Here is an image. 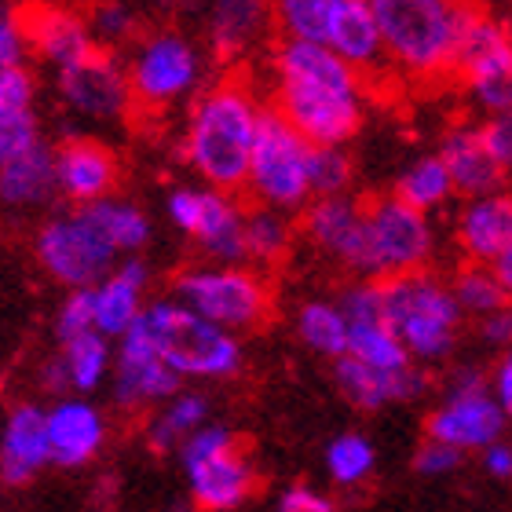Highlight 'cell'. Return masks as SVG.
<instances>
[{"instance_id": "6da1fadb", "label": "cell", "mask_w": 512, "mask_h": 512, "mask_svg": "<svg viewBox=\"0 0 512 512\" xmlns=\"http://www.w3.org/2000/svg\"><path fill=\"white\" fill-rule=\"evenodd\" d=\"M271 107L311 147H341L363 125V74L326 44L278 41Z\"/></svg>"}, {"instance_id": "7a4b0ae2", "label": "cell", "mask_w": 512, "mask_h": 512, "mask_svg": "<svg viewBox=\"0 0 512 512\" xmlns=\"http://www.w3.org/2000/svg\"><path fill=\"white\" fill-rule=\"evenodd\" d=\"M264 110L267 107L242 77L216 81L209 92L198 96L183 132V158L202 176L205 187L246 191Z\"/></svg>"}, {"instance_id": "3957f363", "label": "cell", "mask_w": 512, "mask_h": 512, "mask_svg": "<svg viewBox=\"0 0 512 512\" xmlns=\"http://www.w3.org/2000/svg\"><path fill=\"white\" fill-rule=\"evenodd\" d=\"M381 22L384 52L410 77H439L454 70L461 4L454 0H370Z\"/></svg>"}, {"instance_id": "277c9868", "label": "cell", "mask_w": 512, "mask_h": 512, "mask_svg": "<svg viewBox=\"0 0 512 512\" xmlns=\"http://www.w3.org/2000/svg\"><path fill=\"white\" fill-rule=\"evenodd\" d=\"M139 326L147 330L158 355L180 377L220 381V377H235L242 366V344L235 333L202 319L176 297L147 300Z\"/></svg>"}, {"instance_id": "5b68a950", "label": "cell", "mask_w": 512, "mask_h": 512, "mask_svg": "<svg viewBox=\"0 0 512 512\" xmlns=\"http://www.w3.org/2000/svg\"><path fill=\"white\" fill-rule=\"evenodd\" d=\"M465 311L443 278L414 271L384 282V319L403 341L414 363H439L458 344V326Z\"/></svg>"}, {"instance_id": "8992f818", "label": "cell", "mask_w": 512, "mask_h": 512, "mask_svg": "<svg viewBox=\"0 0 512 512\" xmlns=\"http://www.w3.org/2000/svg\"><path fill=\"white\" fill-rule=\"evenodd\" d=\"M246 191L256 205L278 213H300L315 202L311 194V143L275 107L264 110L249 161Z\"/></svg>"}, {"instance_id": "52a82bcc", "label": "cell", "mask_w": 512, "mask_h": 512, "mask_svg": "<svg viewBox=\"0 0 512 512\" xmlns=\"http://www.w3.org/2000/svg\"><path fill=\"white\" fill-rule=\"evenodd\" d=\"M33 256L44 267V275L55 278L59 286L70 289H92L118 267V249L99 227L88 205L59 213L44 220L33 235Z\"/></svg>"}, {"instance_id": "ba28073f", "label": "cell", "mask_w": 512, "mask_h": 512, "mask_svg": "<svg viewBox=\"0 0 512 512\" xmlns=\"http://www.w3.org/2000/svg\"><path fill=\"white\" fill-rule=\"evenodd\" d=\"M172 297L235 337L256 330L271 311V289H267L264 275L246 264L187 267L172 282Z\"/></svg>"}, {"instance_id": "9c48e42d", "label": "cell", "mask_w": 512, "mask_h": 512, "mask_svg": "<svg viewBox=\"0 0 512 512\" xmlns=\"http://www.w3.org/2000/svg\"><path fill=\"white\" fill-rule=\"evenodd\" d=\"M454 74H461L469 99L487 118L512 110V30L476 0L461 4Z\"/></svg>"}, {"instance_id": "30bf717a", "label": "cell", "mask_w": 512, "mask_h": 512, "mask_svg": "<svg viewBox=\"0 0 512 512\" xmlns=\"http://www.w3.org/2000/svg\"><path fill=\"white\" fill-rule=\"evenodd\" d=\"M180 465L187 476L191 502L205 512H231L246 502L256 487L253 461L238 447L235 432L227 425L198 428L180 450Z\"/></svg>"}, {"instance_id": "8fae6325", "label": "cell", "mask_w": 512, "mask_h": 512, "mask_svg": "<svg viewBox=\"0 0 512 512\" xmlns=\"http://www.w3.org/2000/svg\"><path fill=\"white\" fill-rule=\"evenodd\" d=\"M432 220L428 213L406 205L399 194H384L366 202V253L370 278L388 282L414 271H425L432 256Z\"/></svg>"}, {"instance_id": "7c38bea8", "label": "cell", "mask_w": 512, "mask_h": 512, "mask_svg": "<svg viewBox=\"0 0 512 512\" xmlns=\"http://www.w3.org/2000/svg\"><path fill=\"white\" fill-rule=\"evenodd\" d=\"M505 425H509V414L498 403L494 388H487L480 370L461 366L447 381L443 403L428 414V439H439L469 454V450H487L491 443L505 439Z\"/></svg>"}, {"instance_id": "4fadbf2b", "label": "cell", "mask_w": 512, "mask_h": 512, "mask_svg": "<svg viewBox=\"0 0 512 512\" xmlns=\"http://www.w3.org/2000/svg\"><path fill=\"white\" fill-rule=\"evenodd\" d=\"M172 227L194 238L213 264H242L246 260V209L231 191L216 187H176L165 202Z\"/></svg>"}, {"instance_id": "5bb4252c", "label": "cell", "mask_w": 512, "mask_h": 512, "mask_svg": "<svg viewBox=\"0 0 512 512\" xmlns=\"http://www.w3.org/2000/svg\"><path fill=\"white\" fill-rule=\"evenodd\" d=\"M132 96L143 107H172L202 85V55L180 33H150L128 59Z\"/></svg>"}, {"instance_id": "9a60e30c", "label": "cell", "mask_w": 512, "mask_h": 512, "mask_svg": "<svg viewBox=\"0 0 512 512\" xmlns=\"http://www.w3.org/2000/svg\"><path fill=\"white\" fill-rule=\"evenodd\" d=\"M59 96L66 107L92 121H118L136 103L128 66H121L107 48H92L85 59L59 70Z\"/></svg>"}, {"instance_id": "2e32d148", "label": "cell", "mask_w": 512, "mask_h": 512, "mask_svg": "<svg viewBox=\"0 0 512 512\" xmlns=\"http://www.w3.org/2000/svg\"><path fill=\"white\" fill-rule=\"evenodd\" d=\"M183 377L172 370L158 355L154 341L147 337L143 326H132L118 341L114 355V377H110V392L118 406H150V403H169L180 392Z\"/></svg>"}, {"instance_id": "e0dca14e", "label": "cell", "mask_w": 512, "mask_h": 512, "mask_svg": "<svg viewBox=\"0 0 512 512\" xmlns=\"http://www.w3.org/2000/svg\"><path fill=\"white\" fill-rule=\"evenodd\" d=\"M304 235L315 249L333 256L355 278H370V253H366V205L352 194L315 198L304 209Z\"/></svg>"}, {"instance_id": "ac0fdd59", "label": "cell", "mask_w": 512, "mask_h": 512, "mask_svg": "<svg viewBox=\"0 0 512 512\" xmlns=\"http://www.w3.org/2000/svg\"><path fill=\"white\" fill-rule=\"evenodd\" d=\"M44 465H52V443H48V410L37 403L11 406L0 432V476L8 487L30 483Z\"/></svg>"}, {"instance_id": "d6986e66", "label": "cell", "mask_w": 512, "mask_h": 512, "mask_svg": "<svg viewBox=\"0 0 512 512\" xmlns=\"http://www.w3.org/2000/svg\"><path fill=\"white\" fill-rule=\"evenodd\" d=\"M55 180H59V194L70 198L74 209L96 205L114 191L118 161L99 139H66L55 150Z\"/></svg>"}, {"instance_id": "ffe728a7", "label": "cell", "mask_w": 512, "mask_h": 512, "mask_svg": "<svg viewBox=\"0 0 512 512\" xmlns=\"http://www.w3.org/2000/svg\"><path fill=\"white\" fill-rule=\"evenodd\" d=\"M458 246L469 264H494L512 246V191L480 194L469 198L458 213Z\"/></svg>"}, {"instance_id": "44dd1931", "label": "cell", "mask_w": 512, "mask_h": 512, "mask_svg": "<svg viewBox=\"0 0 512 512\" xmlns=\"http://www.w3.org/2000/svg\"><path fill=\"white\" fill-rule=\"evenodd\" d=\"M107 421L96 406L81 395H66L48 406V443H52V465L59 469H81L103 450Z\"/></svg>"}, {"instance_id": "7402d4cb", "label": "cell", "mask_w": 512, "mask_h": 512, "mask_svg": "<svg viewBox=\"0 0 512 512\" xmlns=\"http://www.w3.org/2000/svg\"><path fill=\"white\" fill-rule=\"evenodd\" d=\"M439 158L450 169V180H454L458 194H465V198H480V194L502 191L505 187V172L494 161L491 147H487L483 125L447 128L443 143H439Z\"/></svg>"}, {"instance_id": "603a6c76", "label": "cell", "mask_w": 512, "mask_h": 512, "mask_svg": "<svg viewBox=\"0 0 512 512\" xmlns=\"http://www.w3.org/2000/svg\"><path fill=\"white\" fill-rule=\"evenodd\" d=\"M150 282V271L143 260H121L99 286H92V304H96V330L107 341H121L139 322L147 300L143 289Z\"/></svg>"}, {"instance_id": "cb8c5ba5", "label": "cell", "mask_w": 512, "mask_h": 512, "mask_svg": "<svg viewBox=\"0 0 512 512\" xmlns=\"http://www.w3.org/2000/svg\"><path fill=\"white\" fill-rule=\"evenodd\" d=\"M333 377H337L344 399L359 410H381L388 403H403L425 388V377L417 374L414 366L410 370H377V366L359 363L352 355L337 359Z\"/></svg>"}, {"instance_id": "d4e9b609", "label": "cell", "mask_w": 512, "mask_h": 512, "mask_svg": "<svg viewBox=\"0 0 512 512\" xmlns=\"http://www.w3.org/2000/svg\"><path fill=\"white\" fill-rule=\"evenodd\" d=\"M26 19V30H30L33 55H41L44 63L55 66V74L74 66L77 59H85L96 41L88 33V19L74 15L66 8H30L22 11Z\"/></svg>"}, {"instance_id": "484cf974", "label": "cell", "mask_w": 512, "mask_h": 512, "mask_svg": "<svg viewBox=\"0 0 512 512\" xmlns=\"http://www.w3.org/2000/svg\"><path fill=\"white\" fill-rule=\"evenodd\" d=\"M326 48H333V52L341 55L352 70H359V74H374L377 66L388 63L374 4H370V0H344L341 11H337V19H333V26H330Z\"/></svg>"}, {"instance_id": "4316f807", "label": "cell", "mask_w": 512, "mask_h": 512, "mask_svg": "<svg viewBox=\"0 0 512 512\" xmlns=\"http://www.w3.org/2000/svg\"><path fill=\"white\" fill-rule=\"evenodd\" d=\"M275 30V11L271 0H213L209 11V41L220 59H238L253 44Z\"/></svg>"}, {"instance_id": "83f0119b", "label": "cell", "mask_w": 512, "mask_h": 512, "mask_svg": "<svg viewBox=\"0 0 512 512\" xmlns=\"http://www.w3.org/2000/svg\"><path fill=\"white\" fill-rule=\"evenodd\" d=\"M55 191H59V180H55V150L44 147V139L26 150H15L8 158H0V198L11 209L44 205Z\"/></svg>"}, {"instance_id": "f1b7e54d", "label": "cell", "mask_w": 512, "mask_h": 512, "mask_svg": "<svg viewBox=\"0 0 512 512\" xmlns=\"http://www.w3.org/2000/svg\"><path fill=\"white\" fill-rule=\"evenodd\" d=\"M205 425H209V399L202 392H176L147 421V447L158 454L180 450Z\"/></svg>"}, {"instance_id": "f546056e", "label": "cell", "mask_w": 512, "mask_h": 512, "mask_svg": "<svg viewBox=\"0 0 512 512\" xmlns=\"http://www.w3.org/2000/svg\"><path fill=\"white\" fill-rule=\"evenodd\" d=\"M297 337L308 344L315 355L326 359H344L348 341H352V322L337 300H308L297 308Z\"/></svg>"}, {"instance_id": "4dcf8cb0", "label": "cell", "mask_w": 512, "mask_h": 512, "mask_svg": "<svg viewBox=\"0 0 512 512\" xmlns=\"http://www.w3.org/2000/svg\"><path fill=\"white\" fill-rule=\"evenodd\" d=\"M114 355L118 348H110V341L103 333H88V337H77V341L63 344L59 348V359L66 366V381H70V392H96L99 384L114 377Z\"/></svg>"}, {"instance_id": "1f68e13d", "label": "cell", "mask_w": 512, "mask_h": 512, "mask_svg": "<svg viewBox=\"0 0 512 512\" xmlns=\"http://www.w3.org/2000/svg\"><path fill=\"white\" fill-rule=\"evenodd\" d=\"M341 4L344 0H271L275 30L282 33V41L326 44Z\"/></svg>"}, {"instance_id": "d6a6232c", "label": "cell", "mask_w": 512, "mask_h": 512, "mask_svg": "<svg viewBox=\"0 0 512 512\" xmlns=\"http://www.w3.org/2000/svg\"><path fill=\"white\" fill-rule=\"evenodd\" d=\"M395 194H399L406 205L421 209V213H432L439 205H447L450 198L458 194V187L450 180V169L443 165V158H439V154H428V158H417L406 165L399 183H395Z\"/></svg>"}, {"instance_id": "836d02e7", "label": "cell", "mask_w": 512, "mask_h": 512, "mask_svg": "<svg viewBox=\"0 0 512 512\" xmlns=\"http://www.w3.org/2000/svg\"><path fill=\"white\" fill-rule=\"evenodd\" d=\"M348 355L359 359V363H366V366H377V370H410V366H414L410 352H406L403 341L395 337V330L388 326L384 315L352 322Z\"/></svg>"}, {"instance_id": "e575fe53", "label": "cell", "mask_w": 512, "mask_h": 512, "mask_svg": "<svg viewBox=\"0 0 512 512\" xmlns=\"http://www.w3.org/2000/svg\"><path fill=\"white\" fill-rule=\"evenodd\" d=\"M289 238H293L289 213H278V209H267V205L246 209V260H253L260 267L278 264L289 249Z\"/></svg>"}, {"instance_id": "d590c367", "label": "cell", "mask_w": 512, "mask_h": 512, "mask_svg": "<svg viewBox=\"0 0 512 512\" xmlns=\"http://www.w3.org/2000/svg\"><path fill=\"white\" fill-rule=\"evenodd\" d=\"M454 289V300L465 315H476V319H491L494 311L509 308V293L502 289L498 275H494L491 264H465L450 282Z\"/></svg>"}, {"instance_id": "8d00e7d4", "label": "cell", "mask_w": 512, "mask_h": 512, "mask_svg": "<svg viewBox=\"0 0 512 512\" xmlns=\"http://www.w3.org/2000/svg\"><path fill=\"white\" fill-rule=\"evenodd\" d=\"M92 216L99 220V227L107 231V238L114 242L118 253H136L150 242V220L139 205L125 202V198H103V202L88 205Z\"/></svg>"}, {"instance_id": "74e56055", "label": "cell", "mask_w": 512, "mask_h": 512, "mask_svg": "<svg viewBox=\"0 0 512 512\" xmlns=\"http://www.w3.org/2000/svg\"><path fill=\"white\" fill-rule=\"evenodd\" d=\"M377 465L374 443L359 432H344L326 447V472L337 487H359L363 480H370V472Z\"/></svg>"}, {"instance_id": "f35d334b", "label": "cell", "mask_w": 512, "mask_h": 512, "mask_svg": "<svg viewBox=\"0 0 512 512\" xmlns=\"http://www.w3.org/2000/svg\"><path fill=\"white\" fill-rule=\"evenodd\" d=\"M352 183V158L344 147H311V194L315 198H337L348 194Z\"/></svg>"}, {"instance_id": "ab89813d", "label": "cell", "mask_w": 512, "mask_h": 512, "mask_svg": "<svg viewBox=\"0 0 512 512\" xmlns=\"http://www.w3.org/2000/svg\"><path fill=\"white\" fill-rule=\"evenodd\" d=\"M96 330V304H92V289H70L55 311V341L59 348L77 337H88Z\"/></svg>"}, {"instance_id": "60d3db41", "label": "cell", "mask_w": 512, "mask_h": 512, "mask_svg": "<svg viewBox=\"0 0 512 512\" xmlns=\"http://www.w3.org/2000/svg\"><path fill=\"white\" fill-rule=\"evenodd\" d=\"M132 11L125 8V4H118V0H103V4H96V8L88 11V33H92V41H96V48H114V44L128 41L132 37Z\"/></svg>"}, {"instance_id": "b9f144b4", "label": "cell", "mask_w": 512, "mask_h": 512, "mask_svg": "<svg viewBox=\"0 0 512 512\" xmlns=\"http://www.w3.org/2000/svg\"><path fill=\"white\" fill-rule=\"evenodd\" d=\"M33 74L26 66H0V114H22L33 110Z\"/></svg>"}, {"instance_id": "7bdbcfd3", "label": "cell", "mask_w": 512, "mask_h": 512, "mask_svg": "<svg viewBox=\"0 0 512 512\" xmlns=\"http://www.w3.org/2000/svg\"><path fill=\"white\" fill-rule=\"evenodd\" d=\"M33 143H41V125L33 110L22 114H0V158H8L15 150H26Z\"/></svg>"}, {"instance_id": "ee69618b", "label": "cell", "mask_w": 512, "mask_h": 512, "mask_svg": "<svg viewBox=\"0 0 512 512\" xmlns=\"http://www.w3.org/2000/svg\"><path fill=\"white\" fill-rule=\"evenodd\" d=\"M26 55H33L26 19H22V11L15 15L8 11L0 22V66H26Z\"/></svg>"}, {"instance_id": "f6af8a7d", "label": "cell", "mask_w": 512, "mask_h": 512, "mask_svg": "<svg viewBox=\"0 0 512 512\" xmlns=\"http://www.w3.org/2000/svg\"><path fill=\"white\" fill-rule=\"evenodd\" d=\"M461 465V450L447 447V443H439V439H425L421 447H417L414 454V469L421 472V476H450V472Z\"/></svg>"}, {"instance_id": "bcb514c9", "label": "cell", "mask_w": 512, "mask_h": 512, "mask_svg": "<svg viewBox=\"0 0 512 512\" xmlns=\"http://www.w3.org/2000/svg\"><path fill=\"white\" fill-rule=\"evenodd\" d=\"M483 136H487V147H491L494 161L502 165L505 176H512V110L483 121Z\"/></svg>"}, {"instance_id": "7dc6e473", "label": "cell", "mask_w": 512, "mask_h": 512, "mask_svg": "<svg viewBox=\"0 0 512 512\" xmlns=\"http://www.w3.org/2000/svg\"><path fill=\"white\" fill-rule=\"evenodd\" d=\"M275 512H337V509H333V502L322 491L304 487V483H293V487H286V491L278 494Z\"/></svg>"}, {"instance_id": "c3c4849f", "label": "cell", "mask_w": 512, "mask_h": 512, "mask_svg": "<svg viewBox=\"0 0 512 512\" xmlns=\"http://www.w3.org/2000/svg\"><path fill=\"white\" fill-rule=\"evenodd\" d=\"M480 461H483V472H487L491 480H512V443L509 439H498V443H491L487 450H480Z\"/></svg>"}, {"instance_id": "681fc988", "label": "cell", "mask_w": 512, "mask_h": 512, "mask_svg": "<svg viewBox=\"0 0 512 512\" xmlns=\"http://www.w3.org/2000/svg\"><path fill=\"white\" fill-rule=\"evenodd\" d=\"M480 333H483V341H487V344H494V348H505V352H509V348H512V308L494 311L491 319H483Z\"/></svg>"}, {"instance_id": "f907efd6", "label": "cell", "mask_w": 512, "mask_h": 512, "mask_svg": "<svg viewBox=\"0 0 512 512\" xmlns=\"http://www.w3.org/2000/svg\"><path fill=\"white\" fill-rule=\"evenodd\" d=\"M491 388H494L498 403L505 406V414H509V421H512V348L502 355V363H498V370H494Z\"/></svg>"}, {"instance_id": "816d5d0a", "label": "cell", "mask_w": 512, "mask_h": 512, "mask_svg": "<svg viewBox=\"0 0 512 512\" xmlns=\"http://www.w3.org/2000/svg\"><path fill=\"white\" fill-rule=\"evenodd\" d=\"M44 384H48L52 392H70V381H66V366H63V359H59V355L44 363Z\"/></svg>"}, {"instance_id": "f5cc1de1", "label": "cell", "mask_w": 512, "mask_h": 512, "mask_svg": "<svg viewBox=\"0 0 512 512\" xmlns=\"http://www.w3.org/2000/svg\"><path fill=\"white\" fill-rule=\"evenodd\" d=\"M491 267H494V275H498V282H502V289L509 293V300H512V246L505 249V253L498 256Z\"/></svg>"}, {"instance_id": "db71d44e", "label": "cell", "mask_w": 512, "mask_h": 512, "mask_svg": "<svg viewBox=\"0 0 512 512\" xmlns=\"http://www.w3.org/2000/svg\"><path fill=\"white\" fill-rule=\"evenodd\" d=\"M454 4H465V0H454Z\"/></svg>"}, {"instance_id": "11a10c76", "label": "cell", "mask_w": 512, "mask_h": 512, "mask_svg": "<svg viewBox=\"0 0 512 512\" xmlns=\"http://www.w3.org/2000/svg\"><path fill=\"white\" fill-rule=\"evenodd\" d=\"M505 4H509V8H512V0H505Z\"/></svg>"}]
</instances>
